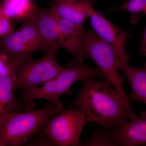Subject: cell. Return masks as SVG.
Returning <instances> with one entry per match:
<instances>
[{
    "label": "cell",
    "mask_w": 146,
    "mask_h": 146,
    "mask_svg": "<svg viewBox=\"0 0 146 146\" xmlns=\"http://www.w3.org/2000/svg\"><path fill=\"white\" fill-rule=\"evenodd\" d=\"M89 18L92 30L100 38L112 47L118 61L127 63L130 56L126 52L125 44L131 36L130 33L112 23L94 9Z\"/></svg>",
    "instance_id": "cell-8"
},
{
    "label": "cell",
    "mask_w": 146,
    "mask_h": 146,
    "mask_svg": "<svg viewBox=\"0 0 146 146\" xmlns=\"http://www.w3.org/2000/svg\"><path fill=\"white\" fill-rule=\"evenodd\" d=\"M1 3L6 13L12 20H25L36 7L33 0H3Z\"/></svg>",
    "instance_id": "cell-15"
},
{
    "label": "cell",
    "mask_w": 146,
    "mask_h": 146,
    "mask_svg": "<svg viewBox=\"0 0 146 146\" xmlns=\"http://www.w3.org/2000/svg\"><path fill=\"white\" fill-rule=\"evenodd\" d=\"M95 0H51L50 9L57 16L83 27L94 10Z\"/></svg>",
    "instance_id": "cell-10"
},
{
    "label": "cell",
    "mask_w": 146,
    "mask_h": 146,
    "mask_svg": "<svg viewBox=\"0 0 146 146\" xmlns=\"http://www.w3.org/2000/svg\"><path fill=\"white\" fill-rule=\"evenodd\" d=\"M34 11L25 19L20 28L0 40V54L16 70L24 62L32 58L33 54L36 51L46 52L59 48L51 46L42 40L35 25Z\"/></svg>",
    "instance_id": "cell-4"
},
{
    "label": "cell",
    "mask_w": 146,
    "mask_h": 146,
    "mask_svg": "<svg viewBox=\"0 0 146 146\" xmlns=\"http://www.w3.org/2000/svg\"><path fill=\"white\" fill-rule=\"evenodd\" d=\"M56 16L60 27L58 42L59 47L65 49L76 60L83 61L82 46L87 31L83 27Z\"/></svg>",
    "instance_id": "cell-11"
},
{
    "label": "cell",
    "mask_w": 146,
    "mask_h": 146,
    "mask_svg": "<svg viewBox=\"0 0 146 146\" xmlns=\"http://www.w3.org/2000/svg\"><path fill=\"white\" fill-rule=\"evenodd\" d=\"M113 10H123L130 13L131 23L136 25L142 17L146 15V0H128L124 1L120 6Z\"/></svg>",
    "instance_id": "cell-16"
},
{
    "label": "cell",
    "mask_w": 146,
    "mask_h": 146,
    "mask_svg": "<svg viewBox=\"0 0 146 146\" xmlns=\"http://www.w3.org/2000/svg\"><path fill=\"white\" fill-rule=\"evenodd\" d=\"M14 31L12 20L5 14L0 23V37L2 39L5 38Z\"/></svg>",
    "instance_id": "cell-19"
},
{
    "label": "cell",
    "mask_w": 146,
    "mask_h": 146,
    "mask_svg": "<svg viewBox=\"0 0 146 146\" xmlns=\"http://www.w3.org/2000/svg\"><path fill=\"white\" fill-rule=\"evenodd\" d=\"M58 50H50L40 59L34 60L32 58L22 63L14 76V91L19 88L23 89V91H31L65 70L67 68L60 65L56 59Z\"/></svg>",
    "instance_id": "cell-6"
},
{
    "label": "cell",
    "mask_w": 146,
    "mask_h": 146,
    "mask_svg": "<svg viewBox=\"0 0 146 146\" xmlns=\"http://www.w3.org/2000/svg\"><path fill=\"white\" fill-rule=\"evenodd\" d=\"M141 115L129 121L120 120L109 132L119 146H146V111H142Z\"/></svg>",
    "instance_id": "cell-9"
},
{
    "label": "cell",
    "mask_w": 146,
    "mask_h": 146,
    "mask_svg": "<svg viewBox=\"0 0 146 146\" xmlns=\"http://www.w3.org/2000/svg\"><path fill=\"white\" fill-rule=\"evenodd\" d=\"M82 52L83 59H92L104 76L106 81L119 93L129 114V119L137 117L131 109L127 96L124 90V77L119 73L117 66V59L112 47L91 30L87 31L82 44Z\"/></svg>",
    "instance_id": "cell-5"
},
{
    "label": "cell",
    "mask_w": 146,
    "mask_h": 146,
    "mask_svg": "<svg viewBox=\"0 0 146 146\" xmlns=\"http://www.w3.org/2000/svg\"><path fill=\"white\" fill-rule=\"evenodd\" d=\"M23 145L56 146V144L49 137L41 131L32 140L27 141Z\"/></svg>",
    "instance_id": "cell-18"
},
{
    "label": "cell",
    "mask_w": 146,
    "mask_h": 146,
    "mask_svg": "<svg viewBox=\"0 0 146 146\" xmlns=\"http://www.w3.org/2000/svg\"><path fill=\"white\" fill-rule=\"evenodd\" d=\"M86 120V113L80 108L63 110L45 123L40 131L48 136L57 146H79Z\"/></svg>",
    "instance_id": "cell-7"
},
{
    "label": "cell",
    "mask_w": 146,
    "mask_h": 146,
    "mask_svg": "<svg viewBox=\"0 0 146 146\" xmlns=\"http://www.w3.org/2000/svg\"><path fill=\"white\" fill-rule=\"evenodd\" d=\"M16 69L8 62L3 56L0 54V78L15 76Z\"/></svg>",
    "instance_id": "cell-20"
},
{
    "label": "cell",
    "mask_w": 146,
    "mask_h": 146,
    "mask_svg": "<svg viewBox=\"0 0 146 146\" xmlns=\"http://www.w3.org/2000/svg\"><path fill=\"white\" fill-rule=\"evenodd\" d=\"M96 78L81 80V90L68 104V108H80L86 113L88 122L111 130L120 120L129 119V114L119 93L108 82L98 81Z\"/></svg>",
    "instance_id": "cell-1"
},
{
    "label": "cell",
    "mask_w": 146,
    "mask_h": 146,
    "mask_svg": "<svg viewBox=\"0 0 146 146\" xmlns=\"http://www.w3.org/2000/svg\"><path fill=\"white\" fill-rule=\"evenodd\" d=\"M5 14L6 13L3 7L2 3L0 2V23H1L3 17L5 16Z\"/></svg>",
    "instance_id": "cell-22"
},
{
    "label": "cell",
    "mask_w": 146,
    "mask_h": 146,
    "mask_svg": "<svg viewBox=\"0 0 146 146\" xmlns=\"http://www.w3.org/2000/svg\"><path fill=\"white\" fill-rule=\"evenodd\" d=\"M108 131L102 128L97 129L87 142H82L80 146H119L117 142L110 136Z\"/></svg>",
    "instance_id": "cell-17"
},
{
    "label": "cell",
    "mask_w": 146,
    "mask_h": 146,
    "mask_svg": "<svg viewBox=\"0 0 146 146\" xmlns=\"http://www.w3.org/2000/svg\"><path fill=\"white\" fill-rule=\"evenodd\" d=\"M117 66L124 73L130 85L131 94L127 96L129 103L138 102L146 105V62L141 68L119 61Z\"/></svg>",
    "instance_id": "cell-13"
},
{
    "label": "cell",
    "mask_w": 146,
    "mask_h": 146,
    "mask_svg": "<svg viewBox=\"0 0 146 146\" xmlns=\"http://www.w3.org/2000/svg\"><path fill=\"white\" fill-rule=\"evenodd\" d=\"M0 146H5V145H4V144H3V143H2L1 142V141H0Z\"/></svg>",
    "instance_id": "cell-23"
},
{
    "label": "cell",
    "mask_w": 146,
    "mask_h": 146,
    "mask_svg": "<svg viewBox=\"0 0 146 146\" xmlns=\"http://www.w3.org/2000/svg\"><path fill=\"white\" fill-rule=\"evenodd\" d=\"M67 66L65 70L42 86L31 91H22L21 100L29 110L34 108L35 100L43 99L49 102H57L63 94L70 96L71 86L78 80L90 77H98L101 81L106 80L98 68H90L83 60L80 61L74 58L70 59L67 62Z\"/></svg>",
    "instance_id": "cell-3"
},
{
    "label": "cell",
    "mask_w": 146,
    "mask_h": 146,
    "mask_svg": "<svg viewBox=\"0 0 146 146\" xmlns=\"http://www.w3.org/2000/svg\"><path fill=\"white\" fill-rule=\"evenodd\" d=\"M139 51L140 54L142 55L146 56V27L143 35Z\"/></svg>",
    "instance_id": "cell-21"
},
{
    "label": "cell",
    "mask_w": 146,
    "mask_h": 146,
    "mask_svg": "<svg viewBox=\"0 0 146 146\" xmlns=\"http://www.w3.org/2000/svg\"><path fill=\"white\" fill-rule=\"evenodd\" d=\"M64 108L63 103L58 101L49 102L45 107L36 110L8 113L0 126V141L5 146L23 145Z\"/></svg>",
    "instance_id": "cell-2"
},
{
    "label": "cell",
    "mask_w": 146,
    "mask_h": 146,
    "mask_svg": "<svg viewBox=\"0 0 146 146\" xmlns=\"http://www.w3.org/2000/svg\"><path fill=\"white\" fill-rule=\"evenodd\" d=\"M33 14L36 29L42 40L51 46L60 48L58 42L60 27L56 15L50 8L37 7Z\"/></svg>",
    "instance_id": "cell-12"
},
{
    "label": "cell",
    "mask_w": 146,
    "mask_h": 146,
    "mask_svg": "<svg viewBox=\"0 0 146 146\" xmlns=\"http://www.w3.org/2000/svg\"><path fill=\"white\" fill-rule=\"evenodd\" d=\"M14 76L0 78V126L9 113L29 111L22 100L16 98L13 93Z\"/></svg>",
    "instance_id": "cell-14"
}]
</instances>
